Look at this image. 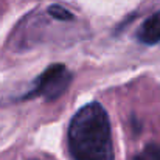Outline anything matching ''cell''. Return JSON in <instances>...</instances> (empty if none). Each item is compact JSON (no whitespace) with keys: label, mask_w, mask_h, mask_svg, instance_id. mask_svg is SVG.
<instances>
[{"label":"cell","mask_w":160,"mask_h":160,"mask_svg":"<svg viewBox=\"0 0 160 160\" xmlns=\"http://www.w3.org/2000/svg\"><path fill=\"white\" fill-rule=\"evenodd\" d=\"M48 12H50V14H53L56 19H61V20L72 19V14H70L68 11H65L64 8L58 6V5H54V6H52V8H48Z\"/></svg>","instance_id":"5"},{"label":"cell","mask_w":160,"mask_h":160,"mask_svg":"<svg viewBox=\"0 0 160 160\" xmlns=\"http://www.w3.org/2000/svg\"><path fill=\"white\" fill-rule=\"evenodd\" d=\"M70 82L72 73L68 68L64 64H53L38 76L33 87L22 97V100L42 98L45 101H54L68 89Z\"/></svg>","instance_id":"2"},{"label":"cell","mask_w":160,"mask_h":160,"mask_svg":"<svg viewBox=\"0 0 160 160\" xmlns=\"http://www.w3.org/2000/svg\"><path fill=\"white\" fill-rule=\"evenodd\" d=\"M67 145L73 160H113L110 121L100 103H89L73 115Z\"/></svg>","instance_id":"1"},{"label":"cell","mask_w":160,"mask_h":160,"mask_svg":"<svg viewBox=\"0 0 160 160\" xmlns=\"http://www.w3.org/2000/svg\"><path fill=\"white\" fill-rule=\"evenodd\" d=\"M134 160H160V146L156 143L146 145L135 157Z\"/></svg>","instance_id":"4"},{"label":"cell","mask_w":160,"mask_h":160,"mask_svg":"<svg viewBox=\"0 0 160 160\" xmlns=\"http://www.w3.org/2000/svg\"><path fill=\"white\" fill-rule=\"evenodd\" d=\"M137 39L146 45H156L160 42V11L149 16L140 27Z\"/></svg>","instance_id":"3"}]
</instances>
